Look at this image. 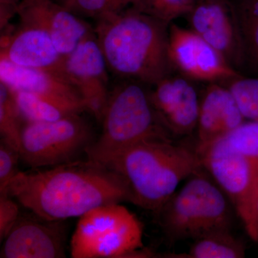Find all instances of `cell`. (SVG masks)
<instances>
[{"instance_id":"obj_1","label":"cell","mask_w":258,"mask_h":258,"mask_svg":"<svg viewBox=\"0 0 258 258\" xmlns=\"http://www.w3.org/2000/svg\"><path fill=\"white\" fill-rule=\"evenodd\" d=\"M6 191L24 208L49 220L81 217L103 205L133 202L118 172L88 159L20 171Z\"/></svg>"},{"instance_id":"obj_2","label":"cell","mask_w":258,"mask_h":258,"mask_svg":"<svg viewBox=\"0 0 258 258\" xmlns=\"http://www.w3.org/2000/svg\"><path fill=\"white\" fill-rule=\"evenodd\" d=\"M94 22L107 67L118 79L152 86L171 75L167 23L134 8Z\"/></svg>"},{"instance_id":"obj_3","label":"cell","mask_w":258,"mask_h":258,"mask_svg":"<svg viewBox=\"0 0 258 258\" xmlns=\"http://www.w3.org/2000/svg\"><path fill=\"white\" fill-rule=\"evenodd\" d=\"M132 193V204L157 213L182 180L203 169L196 148L153 137L131 146L107 161Z\"/></svg>"},{"instance_id":"obj_4","label":"cell","mask_w":258,"mask_h":258,"mask_svg":"<svg viewBox=\"0 0 258 258\" xmlns=\"http://www.w3.org/2000/svg\"><path fill=\"white\" fill-rule=\"evenodd\" d=\"M121 81L110 91L102 115L101 133L86 152L88 159L102 164L144 139L171 138L153 106L147 85Z\"/></svg>"},{"instance_id":"obj_5","label":"cell","mask_w":258,"mask_h":258,"mask_svg":"<svg viewBox=\"0 0 258 258\" xmlns=\"http://www.w3.org/2000/svg\"><path fill=\"white\" fill-rule=\"evenodd\" d=\"M230 202L212 178L200 170L155 215L169 240H196L213 231L231 229Z\"/></svg>"},{"instance_id":"obj_6","label":"cell","mask_w":258,"mask_h":258,"mask_svg":"<svg viewBox=\"0 0 258 258\" xmlns=\"http://www.w3.org/2000/svg\"><path fill=\"white\" fill-rule=\"evenodd\" d=\"M144 226L120 203L103 205L80 217L71 242L74 258H126L144 248Z\"/></svg>"},{"instance_id":"obj_7","label":"cell","mask_w":258,"mask_h":258,"mask_svg":"<svg viewBox=\"0 0 258 258\" xmlns=\"http://www.w3.org/2000/svg\"><path fill=\"white\" fill-rule=\"evenodd\" d=\"M94 141L91 125L81 114L54 121H25L20 161L33 169L60 165L77 160Z\"/></svg>"},{"instance_id":"obj_8","label":"cell","mask_w":258,"mask_h":258,"mask_svg":"<svg viewBox=\"0 0 258 258\" xmlns=\"http://www.w3.org/2000/svg\"><path fill=\"white\" fill-rule=\"evenodd\" d=\"M196 151L203 169L225 193L243 222L258 181V159L236 152L224 137Z\"/></svg>"},{"instance_id":"obj_9","label":"cell","mask_w":258,"mask_h":258,"mask_svg":"<svg viewBox=\"0 0 258 258\" xmlns=\"http://www.w3.org/2000/svg\"><path fill=\"white\" fill-rule=\"evenodd\" d=\"M168 55L172 69L191 81L227 82L242 76L191 29L171 23Z\"/></svg>"},{"instance_id":"obj_10","label":"cell","mask_w":258,"mask_h":258,"mask_svg":"<svg viewBox=\"0 0 258 258\" xmlns=\"http://www.w3.org/2000/svg\"><path fill=\"white\" fill-rule=\"evenodd\" d=\"M191 30L234 68L247 63L235 5L230 0H195L186 15Z\"/></svg>"},{"instance_id":"obj_11","label":"cell","mask_w":258,"mask_h":258,"mask_svg":"<svg viewBox=\"0 0 258 258\" xmlns=\"http://www.w3.org/2000/svg\"><path fill=\"white\" fill-rule=\"evenodd\" d=\"M64 71L66 77L84 100L88 111L101 122L111 91L110 72L94 31L64 56Z\"/></svg>"},{"instance_id":"obj_12","label":"cell","mask_w":258,"mask_h":258,"mask_svg":"<svg viewBox=\"0 0 258 258\" xmlns=\"http://www.w3.org/2000/svg\"><path fill=\"white\" fill-rule=\"evenodd\" d=\"M66 220H49L31 212L20 214L3 240L1 258L66 257Z\"/></svg>"},{"instance_id":"obj_13","label":"cell","mask_w":258,"mask_h":258,"mask_svg":"<svg viewBox=\"0 0 258 258\" xmlns=\"http://www.w3.org/2000/svg\"><path fill=\"white\" fill-rule=\"evenodd\" d=\"M64 57L56 48L50 35L42 29L18 20L1 31L0 60L64 75Z\"/></svg>"},{"instance_id":"obj_14","label":"cell","mask_w":258,"mask_h":258,"mask_svg":"<svg viewBox=\"0 0 258 258\" xmlns=\"http://www.w3.org/2000/svg\"><path fill=\"white\" fill-rule=\"evenodd\" d=\"M152 87L151 100L164 127L171 135H191L198 127L200 106L191 80L169 75Z\"/></svg>"},{"instance_id":"obj_15","label":"cell","mask_w":258,"mask_h":258,"mask_svg":"<svg viewBox=\"0 0 258 258\" xmlns=\"http://www.w3.org/2000/svg\"><path fill=\"white\" fill-rule=\"evenodd\" d=\"M17 16L20 21L47 32L62 56L71 53L83 39L93 32V25L55 0H21Z\"/></svg>"},{"instance_id":"obj_16","label":"cell","mask_w":258,"mask_h":258,"mask_svg":"<svg viewBox=\"0 0 258 258\" xmlns=\"http://www.w3.org/2000/svg\"><path fill=\"white\" fill-rule=\"evenodd\" d=\"M244 118L228 88L212 83L200 97L196 149H202L243 123Z\"/></svg>"},{"instance_id":"obj_17","label":"cell","mask_w":258,"mask_h":258,"mask_svg":"<svg viewBox=\"0 0 258 258\" xmlns=\"http://www.w3.org/2000/svg\"><path fill=\"white\" fill-rule=\"evenodd\" d=\"M0 81L13 90L28 91L56 101L81 105L87 109L78 90L69 80L55 73L0 60Z\"/></svg>"},{"instance_id":"obj_18","label":"cell","mask_w":258,"mask_h":258,"mask_svg":"<svg viewBox=\"0 0 258 258\" xmlns=\"http://www.w3.org/2000/svg\"><path fill=\"white\" fill-rule=\"evenodd\" d=\"M13 90V89H12ZM25 121L49 122L87 111L86 107L50 99L34 93L13 90Z\"/></svg>"},{"instance_id":"obj_19","label":"cell","mask_w":258,"mask_h":258,"mask_svg":"<svg viewBox=\"0 0 258 258\" xmlns=\"http://www.w3.org/2000/svg\"><path fill=\"white\" fill-rule=\"evenodd\" d=\"M245 252L244 242L227 228L196 239L189 252L181 254V258H242Z\"/></svg>"},{"instance_id":"obj_20","label":"cell","mask_w":258,"mask_h":258,"mask_svg":"<svg viewBox=\"0 0 258 258\" xmlns=\"http://www.w3.org/2000/svg\"><path fill=\"white\" fill-rule=\"evenodd\" d=\"M12 88L0 81V135L20 152V139L25 123Z\"/></svg>"},{"instance_id":"obj_21","label":"cell","mask_w":258,"mask_h":258,"mask_svg":"<svg viewBox=\"0 0 258 258\" xmlns=\"http://www.w3.org/2000/svg\"><path fill=\"white\" fill-rule=\"evenodd\" d=\"M233 3L247 63L258 69V0H235Z\"/></svg>"},{"instance_id":"obj_22","label":"cell","mask_w":258,"mask_h":258,"mask_svg":"<svg viewBox=\"0 0 258 258\" xmlns=\"http://www.w3.org/2000/svg\"><path fill=\"white\" fill-rule=\"evenodd\" d=\"M80 18L93 20L128 8L144 11V0H55Z\"/></svg>"},{"instance_id":"obj_23","label":"cell","mask_w":258,"mask_h":258,"mask_svg":"<svg viewBox=\"0 0 258 258\" xmlns=\"http://www.w3.org/2000/svg\"><path fill=\"white\" fill-rule=\"evenodd\" d=\"M245 119L258 120V78L240 77L227 81Z\"/></svg>"},{"instance_id":"obj_24","label":"cell","mask_w":258,"mask_h":258,"mask_svg":"<svg viewBox=\"0 0 258 258\" xmlns=\"http://www.w3.org/2000/svg\"><path fill=\"white\" fill-rule=\"evenodd\" d=\"M224 138L236 152L250 159H258V120L244 121Z\"/></svg>"},{"instance_id":"obj_25","label":"cell","mask_w":258,"mask_h":258,"mask_svg":"<svg viewBox=\"0 0 258 258\" xmlns=\"http://www.w3.org/2000/svg\"><path fill=\"white\" fill-rule=\"evenodd\" d=\"M195 0H144V12L170 25L175 19L186 16Z\"/></svg>"},{"instance_id":"obj_26","label":"cell","mask_w":258,"mask_h":258,"mask_svg":"<svg viewBox=\"0 0 258 258\" xmlns=\"http://www.w3.org/2000/svg\"><path fill=\"white\" fill-rule=\"evenodd\" d=\"M20 161L19 151L4 141H0V191H6L10 181L20 172Z\"/></svg>"},{"instance_id":"obj_27","label":"cell","mask_w":258,"mask_h":258,"mask_svg":"<svg viewBox=\"0 0 258 258\" xmlns=\"http://www.w3.org/2000/svg\"><path fill=\"white\" fill-rule=\"evenodd\" d=\"M20 215V208L8 191H0V241L3 242Z\"/></svg>"},{"instance_id":"obj_28","label":"cell","mask_w":258,"mask_h":258,"mask_svg":"<svg viewBox=\"0 0 258 258\" xmlns=\"http://www.w3.org/2000/svg\"><path fill=\"white\" fill-rule=\"evenodd\" d=\"M242 222L249 237L254 242H258V181L249 205L248 213Z\"/></svg>"},{"instance_id":"obj_29","label":"cell","mask_w":258,"mask_h":258,"mask_svg":"<svg viewBox=\"0 0 258 258\" xmlns=\"http://www.w3.org/2000/svg\"><path fill=\"white\" fill-rule=\"evenodd\" d=\"M20 1H21V0H0V3H7V4L18 6Z\"/></svg>"}]
</instances>
